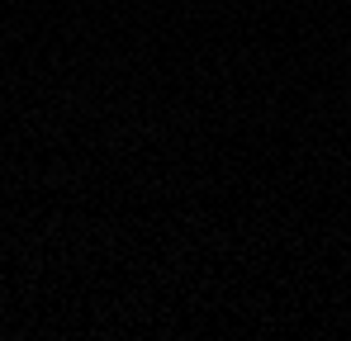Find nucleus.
Returning <instances> with one entry per match:
<instances>
[]
</instances>
